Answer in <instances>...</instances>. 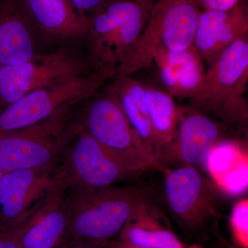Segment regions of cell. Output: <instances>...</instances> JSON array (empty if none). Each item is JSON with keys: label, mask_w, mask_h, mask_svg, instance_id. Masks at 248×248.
Wrapping results in <instances>:
<instances>
[{"label": "cell", "mask_w": 248, "mask_h": 248, "mask_svg": "<svg viewBox=\"0 0 248 248\" xmlns=\"http://www.w3.org/2000/svg\"><path fill=\"white\" fill-rule=\"evenodd\" d=\"M152 193L138 186L66 189L69 223L62 245L104 244L117 239L134 213L151 202Z\"/></svg>", "instance_id": "obj_1"}, {"label": "cell", "mask_w": 248, "mask_h": 248, "mask_svg": "<svg viewBox=\"0 0 248 248\" xmlns=\"http://www.w3.org/2000/svg\"><path fill=\"white\" fill-rule=\"evenodd\" d=\"M202 10L198 0H151L146 27L117 67L115 77L133 76L148 68L159 48L181 51L192 47Z\"/></svg>", "instance_id": "obj_2"}, {"label": "cell", "mask_w": 248, "mask_h": 248, "mask_svg": "<svg viewBox=\"0 0 248 248\" xmlns=\"http://www.w3.org/2000/svg\"><path fill=\"white\" fill-rule=\"evenodd\" d=\"M151 0H108L87 17L89 63L116 72L146 27Z\"/></svg>", "instance_id": "obj_3"}, {"label": "cell", "mask_w": 248, "mask_h": 248, "mask_svg": "<svg viewBox=\"0 0 248 248\" xmlns=\"http://www.w3.org/2000/svg\"><path fill=\"white\" fill-rule=\"evenodd\" d=\"M72 107L31 126L0 135V169L6 172L58 165L79 128Z\"/></svg>", "instance_id": "obj_4"}, {"label": "cell", "mask_w": 248, "mask_h": 248, "mask_svg": "<svg viewBox=\"0 0 248 248\" xmlns=\"http://www.w3.org/2000/svg\"><path fill=\"white\" fill-rule=\"evenodd\" d=\"M248 79V39L230 46L208 67L203 89L191 101L192 108L210 112L228 124H245L244 95Z\"/></svg>", "instance_id": "obj_5"}, {"label": "cell", "mask_w": 248, "mask_h": 248, "mask_svg": "<svg viewBox=\"0 0 248 248\" xmlns=\"http://www.w3.org/2000/svg\"><path fill=\"white\" fill-rule=\"evenodd\" d=\"M115 76L114 71L95 70L28 93L0 111V135L31 126L62 108L94 97Z\"/></svg>", "instance_id": "obj_6"}, {"label": "cell", "mask_w": 248, "mask_h": 248, "mask_svg": "<svg viewBox=\"0 0 248 248\" xmlns=\"http://www.w3.org/2000/svg\"><path fill=\"white\" fill-rule=\"evenodd\" d=\"M96 95L79 121L85 131L139 174L153 169L163 170L142 144L115 96L110 91Z\"/></svg>", "instance_id": "obj_7"}, {"label": "cell", "mask_w": 248, "mask_h": 248, "mask_svg": "<svg viewBox=\"0 0 248 248\" xmlns=\"http://www.w3.org/2000/svg\"><path fill=\"white\" fill-rule=\"evenodd\" d=\"M60 160L57 179L66 190L110 187L140 174L101 146L80 123Z\"/></svg>", "instance_id": "obj_8"}, {"label": "cell", "mask_w": 248, "mask_h": 248, "mask_svg": "<svg viewBox=\"0 0 248 248\" xmlns=\"http://www.w3.org/2000/svg\"><path fill=\"white\" fill-rule=\"evenodd\" d=\"M89 63L76 49L62 46L22 64L0 66V110L32 91L89 73Z\"/></svg>", "instance_id": "obj_9"}, {"label": "cell", "mask_w": 248, "mask_h": 248, "mask_svg": "<svg viewBox=\"0 0 248 248\" xmlns=\"http://www.w3.org/2000/svg\"><path fill=\"white\" fill-rule=\"evenodd\" d=\"M164 170L165 198L182 229L200 231L218 216L216 192L198 170L186 165Z\"/></svg>", "instance_id": "obj_10"}, {"label": "cell", "mask_w": 248, "mask_h": 248, "mask_svg": "<svg viewBox=\"0 0 248 248\" xmlns=\"http://www.w3.org/2000/svg\"><path fill=\"white\" fill-rule=\"evenodd\" d=\"M56 166L4 172L0 180V231H17L58 186Z\"/></svg>", "instance_id": "obj_11"}, {"label": "cell", "mask_w": 248, "mask_h": 248, "mask_svg": "<svg viewBox=\"0 0 248 248\" xmlns=\"http://www.w3.org/2000/svg\"><path fill=\"white\" fill-rule=\"evenodd\" d=\"M48 44L19 0H0V66L22 64Z\"/></svg>", "instance_id": "obj_12"}, {"label": "cell", "mask_w": 248, "mask_h": 248, "mask_svg": "<svg viewBox=\"0 0 248 248\" xmlns=\"http://www.w3.org/2000/svg\"><path fill=\"white\" fill-rule=\"evenodd\" d=\"M248 36V8L244 1L227 11L202 10L193 46L208 67L230 46Z\"/></svg>", "instance_id": "obj_13"}, {"label": "cell", "mask_w": 248, "mask_h": 248, "mask_svg": "<svg viewBox=\"0 0 248 248\" xmlns=\"http://www.w3.org/2000/svg\"><path fill=\"white\" fill-rule=\"evenodd\" d=\"M69 217L66 189L60 186L12 232L22 248H55L62 245Z\"/></svg>", "instance_id": "obj_14"}, {"label": "cell", "mask_w": 248, "mask_h": 248, "mask_svg": "<svg viewBox=\"0 0 248 248\" xmlns=\"http://www.w3.org/2000/svg\"><path fill=\"white\" fill-rule=\"evenodd\" d=\"M47 43L86 40L88 19L69 0H19Z\"/></svg>", "instance_id": "obj_15"}, {"label": "cell", "mask_w": 248, "mask_h": 248, "mask_svg": "<svg viewBox=\"0 0 248 248\" xmlns=\"http://www.w3.org/2000/svg\"><path fill=\"white\" fill-rule=\"evenodd\" d=\"M222 138L221 125L206 114L190 108H179L177 135L172 147L174 156L186 166L206 164Z\"/></svg>", "instance_id": "obj_16"}, {"label": "cell", "mask_w": 248, "mask_h": 248, "mask_svg": "<svg viewBox=\"0 0 248 248\" xmlns=\"http://www.w3.org/2000/svg\"><path fill=\"white\" fill-rule=\"evenodd\" d=\"M152 63L157 68L161 88L173 97L192 101L203 89L206 69L194 46L181 51L159 48Z\"/></svg>", "instance_id": "obj_17"}, {"label": "cell", "mask_w": 248, "mask_h": 248, "mask_svg": "<svg viewBox=\"0 0 248 248\" xmlns=\"http://www.w3.org/2000/svg\"><path fill=\"white\" fill-rule=\"evenodd\" d=\"M145 100L158 153V162L164 164L172 159V147L177 135L179 108L174 98L163 88L143 83Z\"/></svg>", "instance_id": "obj_18"}, {"label": "cell", "mask_w": 248, "mask_h": 248, "mask_svg": "<svg viewBox=\"0 0 248 248\" xmlns=\"http://www.w3.org/2000/svg\"><path fill=\"white\" fill-rule=\"evenodd\" d=\"M152 204L151 201L140 206L116 239L141 248H186Z\"/></svg>", "instance_id": "obj_19"}, {"label": "cell", "mask_w": 248, "mask_h": 248, "mask_svg": "<svg viewBox=\"0 0 248 248\" xmlns=\"http://www.w3.org/2000/svg\"><path fill=\"white\" fill-rule=\"evenodd\" d=\"M115 78L109 91L118 99L129 123L147 152L158 162L157 148L145 100L144 84L132 76Z\"/></svg>", "instance_id": "obj_20"}, {"label": "cell", "mask_w": 248, "mask_h": 248, "mask_svg": "<svg viewBox=\"0 0 248 248\" xmlns=\"http://www.w3.org/2000/svg\"><path fill=\"white\" fill-rule=\"evenodd\" d=\"M230 231L237 248H248V200L243 199L234 205L230 217Z\"/></svg>", "instance_id": "obj_21"}, {"label": "cell", "mask_w": 248, "mask_h": 248, "mask_svg": "<svg viewBox=\"0 0 248 248\" xmlns=\"http://www.w3.org/2000/svg\"><path fill=\"white\" fill-rule=\"evenodd\" d=\"M203 10L227 11L244 2V0H198Z\"/></svg>", "instance_id": "obj_22"}, {"label": "cell", "mask_w": 248, "mask_h": 248, "mask_svg": "<svg viewBox=\"0 0 248 248\" xmlns=\"http://www.w3.org/2000/svg\"><path fill=\"white\" fill-rule=\"evenodd\" d=\"M79 14L87 18L91 13L102 6L108 0H69Z\"/></svg>", "instance_id": "obj_23"}, {"label": "cell", "mask_w": 248, "mask_h": 248, "mask_svg": "<svg viewBox=\"0 0 248 248\" xmlns=\"http://www.w3.org/2000/svg\"><path fill=\"white\" fill-rule=\"evenodd\" d=\"M0 248H22L14 232L0 231Z\"/></svg>", "instance_id": "obj_24"}, {"label": "cell", "mask_w": 248, "mask_h": 248, "mask_svg": "<svg viewBox=\"0 0 248 248\" xmlns=\"http://www.w3.org/2000/svg\"><path fill=\"white\" fill-rule=\"evenodd\" d=\"M106 246H107V248H141L116 239L109 241L106 244Z\"/></svg>", "instance_id": "obj_25"}, {"label": "cell", "mask_w": 248, "mask_h": 248, "mask_svg": "<svg viewBox=\"0 0 248 248\" xmlns=\"http://www.w3.org/2000/svg\"><path fill=\"white\" fill-rule=\"evenodd\" d=\"M73 244L62 245L60 248H107L106 244Z\"/></svg>", "instance_id": "obj_26"}, {"label": "cell", "mask_w": 248, "mask_h": 248, "mask_svg": "<svg viewBox=\"0 0 248 248\" xmlns=\"http://www.w3.org/2000/svg\"><path fill=\"white\" fill-rule=\"evenodd\" d=\"M186 248H205L203 247V246H200V245L198 244H192L190 245V246H187Z\"/></svg>", "instance_id": "obj_27"}, {"label": "cell", "mask_w": 248, "mask_h": 248, "mask_svg": "<svg viewBox=\"0 0 248 248\" xmlns=\"http://www.w3.org/2000/svg\"><path fill=\"white\" fill-rule=\"evenodd\" d=\"M4 174V171L2 170L1 169H0V180H1V177H2L3 174Z\"/></svg>", "instance_id": "obj_28"}, {"label": "cell", "mask_w": 248, "mask_h": 248, "mask_svg": "<svg viewBox=\"0 0 248 248\" xmlns=\"http://www.w3.org/2000/svg\"><path fill=\"white\" fill-rule=\"evenodd\" d=\"M55 248H60V246H58V247Z\"/></svg>", "instance_id": "obj_29"}, {"label": "cell", "mask_w": 248, "mask_h": 248, "mask_svg": "<svg viewBox=\"0 0 248 248\" xmlns=\"http://www.w3.org/2000/svg\"><path fill=\"white\" fill-rule=\"evenodd\" d=\"M0 111H1V110H0Z\"/></svg>", "instance_id": "obj_30"}]
</instances>
